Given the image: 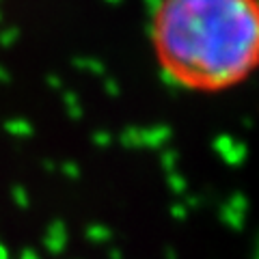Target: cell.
Listing matches in <instances>:
<instances>
[{
  "label": "cell",
  "instance_id": "6da1fadb",
  "mask_svg": "<svg viewBox=\"0 0 259 259\" xmlns=\"http://www.w3.org/2000/svg\"><path fill=\"white\" fill-rule=\"evenodd\" d=\"M151 41L171 84L231 89L259 67V0H160Z\"/></svg>",
  "mask_w": 259,
  "mask_h": 259
},
{
  "label": "cell",
  "instance_id": "7a4b0ae2",
  "mask_svg": "<svg viewBox=\"0 0 259 259\" xmlns=\"http://www.w3.org/2000/svg\"><path fill=\"white\" fill-rule=\"evenodd\" d=\"M168 136H171V130L166 125H156V127H147V130L132 127V130H127L121 139L127 145H147V147H153V145L164 143Z\"/></svg>",
  "mask_w": 259,
  "mask_h": 259
},
{
  "label": "cell",
  "instance_id": "3957f363",
  "mask_svg": "<svg viewBox=\"0 0 259 259\" xmlns=\"http://www.w3.org/2000/svg\"><path fill=\"white\" fill-rule=\"evenodd\" d=\"M216 151L221 153V158H225L227 162H240V160H244V145L236 143L231 136H218Z\"/></svg>",
  "mask_w": 259,
  "mask_h": 259
},
{
  "label": "cell",
  "instance_id": "277c9868",
  "mask_svg": "<svg viewBox=\"0 0 259 259\" xmlns=\"http://www.w3.org/2000/svg\"><path fill=\"white\" fill-rule=\"evenodd\" d=\"M145 5H147V7H149V11L153 13V11H156V9H158L160 0H145Z\"/></svg>",
  "mask_w": 259,
  "mask_h": 259
},
{
  "label": "cell",
  "instance_id": "5b68a950",
  "mask_svg": "<svg viewBox=\"0 0 259 259\" xmlns=\"http://www.w3.org/2000/svg\"><path fill=\"white\" fill-rule=\"evenodd\" d=\"M108 3H119V0H108Z\"/></svg>",
  "mask_w": 259,
  "mask_h": 259
}]
</instances>
